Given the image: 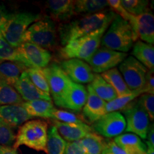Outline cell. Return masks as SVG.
I'll use <instances>...</instances> for the list:
<instances>
[{
	"instance_id": "8fae6325",
	"label": "cell",
	"mask_w": 154,
	"mask_h": 154,
	"mask_svg": "<svg viewBox=\"0 0 154 154\" xmlns=\"http://www.w3.org/2000/svg\"><path fill=\"white\" fill-rule=\"evenodd\" d=\"M127 57V53L119 52L101 47L96 50L86 63L91 67L92 72L99 74L116 68Z\"/></svg>"
},
{
	"instance_id": "e575fe53",
	"label": "cell",
	"mask_w": 154,
	"mask_h": 154,
	"mask_svg": "<svg viewBox=\"0 0 154 154\" xmlns=\"http://www.w3.org/2000/svg\"><path fill=\"white\" fill-rule=\"evenodd\" d=\"M51 119L54 120L60 121L62 123H66V124H83L85 123L81 117L75 114L73 112L61 110L54 108L51 112Z\"/></svg>"
},
{
	"instance_id": "5bb4252c",
	"label": "cell",
	"mask_w": 154,
	"mask_h": 154,
	"mask_svg": "<svg viewBox=\"0 0 154 154\" xmlns=\"http://www.w3.org/2000/svg\"><path fill=\"white\" fill-rule=\"evenodd\" d=\"M129 24L133 31L142 42L148 44L154 43V16L151 11L138 16L133 15Z\"/></svg>"
},
{
	"instance_id": "b9f144b4",
	"label": "cell",
	"mask_w": 154,
	"mask_h": 154,
	"mask_svg": "<svg viewBox=\"0 0 154 154\" xmlns=\"http://www.w3.org/2000/svg\"><path fill=\"white\" fill-rule=\"evenodd\" d=\"M106 146L113 154H127L121 148L116 144L113 140H106Z\"/></svg>"
},
{
	"instance_id": "8992f818",
	"label": "cell",
	"mask_w": 154,
	"mask_h": 154,
	"mask_svg": "<svg viewBox=\"0 0 154 154\" xmlns=\"http://www.w3.org/2000/svg\"><path fill=\"white\" fill-rule=\"evenodd\" d=\"M41 18L39 14L27 11L11 14L0 34L11 46L18 48L23 43V36L30 25Z\"/></svg>"
},
{
	"instance_id": "e0dca14e",
	"label": "cell",
	"mask_w": 154,
	"mask_h": 154,
	"mask_svg": "<svg viewBox=\"0 0 154 154\" xmlns=\"http://www.w3.org/2000/svg\"><path fill=\"white\" fill-rule=\"evenodd\" d=\"M14 88L24 102L38 99L52 101L50 94L38 89L32 82L26 71L23 72L19 77V80L14 86Z\"/></svg>"
},
{
	"instance_id": "30bf717a",
	"label": "cell",
	"mask_w": 154,
	"mask_h": 154,
	"mask_svg": "<svg viewBox=\"0 0 154 154\" xmlns=\"http://www.w3.org/2000/svg\"><path fill=\"white\" fill-rule=\"evenodd\" d=\"M126 121L123 114L119 111L107 113L91 124L92 131L107 138H116L126 130Z\"/></svg>"
},
{
	"instance_id": "8d00e7d4",
	"label": "cell",
	"mask_w": 154,
	"mask_h": 154,
	"mask_svg": "<svg viewBox=\"0 0 154 154\" xmlns=\"http://www.w3.org/2000/svg\"><path fill=\"white\" fill-rule=\"evenodd\" d=\"M138 102L142 109L146 111L149 119L153 121L154 119V94H143L138 98Z\"/></svg>"
},
{
	"instance_id": "74e56055",
	"label": "cell",
	"mask_w": 154,
	"mask_h": 154,
	"mask_svg": "<svg viewBox=\"0 0 154 154\" xmlns=\"http://www.w3.org/2000/svg\"><path fill=\"white\" fill-rule=\"evenodd\" d=\"M107 3L116 14L127 22H129L133 15L130 14L124 8V7L121 4V0H108Z\"/></svg>"
},
{
	"instance_id": "cb8c5ba5",
	"label": "cell",
	"mask_w": 154,
	"mask_h": 154,
	"mask_svg": "<svg viewBox=\"0 0 154 154\" xmlns=\"http://www.w3.org/2000/svg\"><path fill=\"white\" fill-rule=\"evenodd\" d=\"M22 106L32 118L39 117L43 119H51V112L54 109L53 101L42 99L27 102L24 101Z\"/></svg>"
},
{
	"instance_id": "9c48e42d",
	"label": "cell",
	"mask_w": 154,
	"mask_h": 154,
	"mask_svg": "<svg viewBox=\"0 0 154 154\" xmlns=\"http://www.w3.org/2000/svg\"><path fill=\"white\" fill-rule=\"evenodd\" d=\"M119 71L131 91L143 88L149 69L134 57H127L119 65Z\"/></svg>"
},
{
	"instance_id": "bcb514c9",
	"label": "cell",
	"mask_w": 154,
	"mask_h": 154,
	"mask_svg": "<svg viewBox=\"0 0 154 154\" xmlns=\"http://www.w3.org/2000/svg\"><path fill=\"white\" fill-rule=\"evenodd\" d=\"M101 154H113L111 152L109 151V149H108L107 146H106V148L104 149V150H103V152H102Z\"/></svg>"
},
{
	"instance_id": "277c9868",
	"label": "cell",
	"mask_w": 154,
	"mask_h": 154,
	"mask_svg": "<svg viewBox=\"0 0 154 154\" xmlns=\"http://www.w3.org/2000/svg\"><path fill=\"white\" fill-rule=\"evenodd\" d=\"M108 28L101 29L94 33L69 42L59 49V57L63 60L77 59L82 61L85 60L87 62L99 48L102 36Z\"/></svg>"
},
{
	"instance_id": "ee69618b",
	"label": "cell",
	"mask_w": 154,
	"mask_h": 154,
	"mask_svg": "<svg viewBox=\"0 0 154 154\" xmlns=\"http://www.w3.org/2000/svg\"><path fill=\"white\" fill-rule=\"evenodd\" d=\"M0 154H18V152L11 146H0Z\"/></svg>"
},
{
	"instance_id": "d590c367",
	"label": "cell",
	"mask_w": 154,
	"mask_h": 154,
	"mask_svg": "<svg viewBox=\"0 0 154 154\" xmlns=\"http://www.w3.org/2000/svg\"><path fill=\"white\" fill-rule=\"evenodd\" d=\"M16 134L13 128L0 121V146H11L14 145Z\"/></svg>"
},
{
	"instance_id": "484cf974",
	"label": "cell",
	"mask_w": 154,
	"mask_h": 154,
	"mask_svg": "<svg viewBox=\"0 0 154 154\" xmlns=\"http://www.w3.org/2000/svg\"><path fill=\"white\" fill-rule=\"evenodd\" d=\"M90 86L98 96L106 103L118 97L112 86L102 78L101 74H95Z\"/></svg>"
},
{
	"instance_id": "d6a6232c",
	"label": "cell",
	"mask_w": 154,
	"mask_h": 154,
	"mask_svg": "<svg viewBox=\"0 0 154 154\" xmlns=\"http://www.w3.org/2000/svg\"><path fill=\"white\" fill-rule=\"evenodd\" d=\"M121 4L130 14L134 16L150 11L149 1L147 0H121Z\"/></svg>"
},
{
	"instance_id": "d6986e66",
	"label": "cell",
	"mask_w": 154,
	"mask_h": 154,
	"mask_svg": "<svg viewBox=\"0 0 154 154\" xmlns=\"http://www.w3.org/2000/svg\"><path fill=\"white\" fill-rule=\"evenodd\" d=\"M53 126L57 128L61 138L68 142H74L82 140L88 134L94 132L91 126L86 123L83 124H66L52 120Z\"/></svg>"
},
{
	"instance_id": "f546056e",
	"label": "cell",
	"mask_w": 154,
	"mask_h": 154,
	"mask_svg": "<svg viewBox=\"0 0 154 154\" xmlns=\"http://www.w3.org/2000/svg\"><path fill=\"white\" fill-rule=\"evenodd\" d=\"M143 91L141 90L138 91H133L128 95H126L121 97H117L112 101L107 102L106 104V111L107 113L116 112V111H121L125 107L134 101L136 98L143 94Z\"/></svg>"
},
{
	"instance_id": "836d02e7",
	"label": "cell",
	"mask_w": 154,
	"mask_h": 154,
	"mask_svg": "<svg viewBox=\"0 0 154 154\" xmlns=\"http://www.w3.org/2000/svg\"><path fill=\"white\" fill-rule=\"evenodd\" d=\"M26 72L32 82L38 89L45 92V93L50 94L49 87L48 85L47 79H46L41 69L29 68L26 70Z\"/></svg>"
},
{
	"instance_id": "ba28073f",
	"label": "cell",
	"mask_w": 154,
	"mask_h": 154,
	"mask_svg": "<svg viewBox=\"0 0 154 154\" xmlns=\"http://www.w3.org/2000/svg\"><path fill=\"white\" fill-rule=\"evenodd\" d=\"M42 70L47 79L52 101L54 102L56 106L61 108L62 99L72 80L67 76L59 64L56 63H51Z\"/></svg>"
},
{
	"instance_id": "4dcf8cb0",
	"label": "cell",
	"mask_w": 154,
	"mask_h": 154,
	"mask_svg": "<svg viewBox=\"0 0 154 154\" xmlns=\"http://www.w3.org/2000/svg\"><path fill=\"white\" fill-rule=\"evenodd\" d=\"M23 100L13 86L0 82V106L22 104Z\"/></svg>"
},
{
	"instance_id": "60d3db41",
	"label": "cell",
	"mask_w": 154,
	"mask_h": 154,
	"mask_svg": "<svg viewBox=\"0 0 154 154\" xmlns=\"http://www.w3.org/2000/svg\"><path fill=\"white\" fill-rule=\"evenodd\" d=\"M11 14L9 13L6 7L3 5H0V33L9 19L10 18Z\"/></svg>"
},
{
	"instance_id": "4fadbf2b",
	"label": "cell",
	"mask_w": 154,
	"mask_h": 154,
	"mask_svg": "<svg viewBox=\"0 0 154 154\" xmlns=\"http://www.w3.org/2000/svg\"><path fill=\"white\" fill-rule=\"evenodd\" d=\"M59 66L73 82L82 85L91 83L95 75L89 65L80 59H66L61 61Z\"/></svg>"
},
{
	"instance_id": "4316f807",
	"label": "cell",
	"mask_w": 154,
	"mask_h": 154,
	"mask_svg": "<svg viewBox=\"0 0 154 154\" xmlns=\"http://www.w3.org/2000/svg\"><path fill=\"white\" fill-rule=\"evenodd\" d=\"M79 141L85 154H101L106 146V140L94 132L88 134Z\"/></svg>"
},
{
	"instance_id": "603a6c76",
	"label": "cell",
	"mask_w": 154,
	"mask_h": 154,
	"mask_svg": "<svg viewBox=\"0 0 154 154\" xmlns=\"http://www.w3.org/2000/svg\"><path fill=\"white\" fill-rule=\"evenodd\" d=\"M131 54L149 70H154L153 44L137 41L133 46Z\"/></svg>"
},
{
	"instance_id": "5b68a950",
	"label": "cell",
	"mask_w": 154,
	"mask_h": 154,
	"mask_svg": "<svg viewBox=\"0 0 154 154\" xmlns=\"http://www.w3.org/2000/svg\"><path fill=\"white\" fill-rule=\"evenodd\" d=\"M24 42L35 44L44 49H53L57 46L58 35L56 22L45 17L31 24L23 36Z\"/></svg>"
},
{
	"instance_id": "d4e9b609",
	"label": "cell",
	"mask_w": 154,
	"mask_h": 154,
	"mask_svg": "<svg viewBox=\"0 0 154 154\" xmlns=\"http://www.w3.org/2000/svg\"><path fill=\"white\" fill-rule=\"evenodd\" d=\"M101 76L106 82L112 86L118 97L128 95L133 91H131L127 86L121 73L117 68L111 69L110 70L102 73Z\"/></svg>"
},
{
	"instance_id": "ffe728a7",
	"label": "cell",
	"mask_w": 154,
	"mask_h": 154,
	"mask_svg": "<svg viewBox=\"0 0 154 154\" xmlns=\"http://www.w3.org/2000/svg\"><path fill=\"white\" fill-rule=\"evenodd\" d=\"M49 17L53 21H68L74 16V1L72 0H49L46 2Z\"/></svg>"
},
{
	"instance_id": "2e32d148",
	"label": "cell",
	"mask_w": 154,
	"mask_h": 154,
	"mask_svg": "<svg viewBox=\"0 0 154 154\" xmlns=\"http://www.w3.org/2000/svg\"><path fill=\"white\" fill-rule=\"evenodd\" d=\"M87 99V90L82 84L71 81L62 99L61 108L81 112Z\"/></svg>"
},
{
	"instance_id": "ac0fdd59",
	"label": "cell",
	"mask_w": 154,
	"mask_h": 154,
	"mask_svg": "<svg viewBox=\"0 0 154 154\" xmlns=\"http://www.w3.org/2000/svg\"><path fill=\"white\" fill-rule=\"evenodd\" d=\"M31 119L22 103L0 106V121L12 128L20 127Z\"/></svg>"
},
{
	"instance_id": "7402d4cb",
	"label": "cell",
	"mask_w": 154,
	"mask_h": 154,
	"mask_svg": "<svg viewBox=\"0 0 154 154\" xmlns=\"http://www.w3.org/2000/svg\"><path fill=\"white\" fill-rule=\"evenodd\" d=\"M113 141L127 154H146L147 146L138 136L131 133L121 134Z\"/></svg>"
},
{
	"instance_id": "7a4b0ae2",
	"label": "cell",
	"mask_w": 154,
	"mask_h": 154,
	"mask_svg": "<svg viewBox=\"0 0 154 154\" xmlns=\"http://www.w3.org/2000/svg\"><path fill=\"white\" fill-rule=\"evenodd\" d=\"M106 32L101 38V47L119 52H128L138 39L129 22L118 15Z\"/></svg>"
},
{
	"instance_id": "1f68e13d",
	"label": "cell",
	"mask_w": 154,
	"mask_h": 154,
	"mask_svg": "<svg viewBox=\"0 0 154 154\" xmlns=\"http://www.w3.org/2000/svg\"><path fill=\"white\" fill-rule=\"evenodd\" d=\"M0 61H14L22 63L17 48L13 47L0 34Z\"/></svg>"
},
{
	"instance_id": "44dd1931",
	"label": "cell",
	"mask_w": 154,
	"mask_h": 154,
	"mask_svg": "<svg viewBox=\"0 0 154 154\" xmlns=\"http://www.w3.org/2000/svg\"><path fill=\"white\" fill-rule=\"evenodd\" d=\"M27 69L22 63L14 61H0V82L14 87L23 72Z\"/></svg>"
},
{
	"instance_id": "6da1fadb",
	"label": "cell",
	"mask_w": 154,
	"mask_h": 154,
	"mask_svg": "<svg viewBox=\"0 0 154 154\" xmlns=\"http://www.w3.org/2000/svg\"><path fill=\"white\" fill-rule=\"evenodd\" d=\"M116 17V14L112 10H103L61 24L57 29L61 44L64 46L101 29L108 28Z\"/></svg>"
},
{
	"instance_id": "f6af8a7d",
	"label": "cell",
	"mask_w": 154,
	"mask_h": 154,
	"mask_svg": "<svg viewBox=\"0 0 154 154\" xmlns=\"http://www.w3.org/2000/svg\"><path fill=\"white\" fill-rule=\"evenodd\" d=\"M147 149H146V154H154V147L149 145V143H146Z\"/></svg>"
},
{
	"instance_id": "9a60e30c",
	"label": "cell",
	"mask_w": 154,
	"mask_h": 154,
	"mask_svg": "<svg viewBox=\"0 0 154 154\" xmlns=\"http://www.w3.org/2000/svg\"><path fill=\"white\" fill-rule=\"evenodd\" d=\"M86 90H87V99L82 110V117L86 123L92 124L106 113V102L98 96L93 88L91 87L90 84L87 86Z\"/></svg>"
},
{
	"instance_id": "83f0119b",
	"label": "cell",
	"mask_w": 154,
	"mask_h": 154,
	"mask_svg": "<svg viewBox=\"0 0 154 154\" xmlns=\"http://www.w3.org/2000/svg\"><path fill=\"white\" fill-rule=\"evenodd\" d=\"M106 0H77L74 1L75 14H91L103 11L107 7Z\"/></svg>"
},
{
	"instance_id": "3957f363",
	"label": "cell",
	"mask_w": 154,
	"mask_h": 154,
	"mask_svg": "<svg viewBox=\"0 0 154 154\" xmlns=\"http://www.w3.org/2000/svg\"><path fill=\"white\" fill-rule=\"evenodd\" d=\"M48 124L42 120H31L19 127L13 145L15 149L25 146L36 151H43L47 154Z\"/></svg>"
},
{
	"instance_id": "f1b7e54d",
	"label": "cell",
	"mask_w": 154,
	"mask_h": 154,
	"mask_svg": "<svg viewBox=\"0 0 154 154\" xmlns=\"http://www.w3.org/2000/svg\"><path fill=\"white\" fill-rule=\"evenodd\" d=\"M66 141L61 138L54 126L48 129L47 143V154H64Z\"/></svg>"
},
{
	"instance_id": "ab89813d",
	"label": "cell",
	"mask_w": 154,
	"mask_h": 154,
	"mask_svg": "<svg viewBox=\"0 0 154 154\" xmlns=\"http://www.w3.org/2000/svg\"><path fill=\"white\" fill-rule=\"evenodd\" d=\"M64 154H85V151L79 140L66 142Z\"/></svg>"
},
{
	"instance_id": "52a82bcc",
	"label": "cell",
	"mask_w": 154,
	"mask_h": 154,
	"mask_svg": "<svg viewBox=\"0 0 154 154\" xmlns=\"http://www.w3.org/2000/svg\"><path fill=\"white\" fill-rule=\"evenodd\" d=\"M126 121V131L146 139L151 124L149 116L142 109L138 100L135 99L131 103L121 110Z\"/></svg>"
},
{
	"instance_id": "7c38bea8",
	"label": "cell",
	"mask_w": 154,
	"mask_h": 154,
	"mask_svg": "<svg viewBox=\"0 0 154 154\" xmlns=\"http://www.w3.org/2000/svg\"><path fill=\"white\" fill-rule=\"evenodd\" d=\"M26 68L44 69L49 64L52 55L49 50L31 42H24L17 48Z\"/></svg>"
},
{
	"instance_id": "f35d334b",
	"label": "cell",
	"mask_w": 154,
	"mask_h": 154,
	"mask_svg": "<svg viewBox=\"0 0 154 154\" xmlns=\"http://www.w3.org/2000/svg\"><path fill=\"white\" fill-rule=\"evenodd\" d=\"M154 70H149L146 76L145 84L141 91L143 94H154Z\"/></svg>"
},
{
	"instance_id": "7bdbcfd3",
	"label": "cell",
	"mask_w": 154,
	"mask_h": 154,
	"mask_svg": "<svg viewBox=\"0 0 154 154\" xmlns=\"http://www.w3.org/2000/svg\"><path fill=\"white\" fill-rule=\"evenodd\" d=\"M146 139L148 140L146 141V143H149V145L154 147V128H153V124L150 125L149 131L147 134V137Z\"/></svg>"
}]
</instances>
